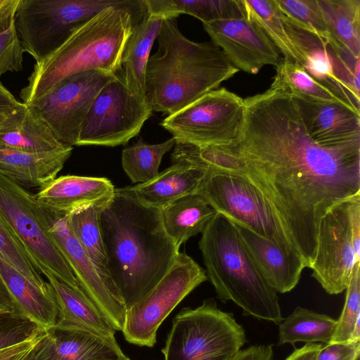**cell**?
<instances>
[{
	"mask_svg": "<svg viewBox=\"0 0 360 360\" xmlns=\"http://www.w3.org/2000/svg\"><path fill=\"white\" fill-rule=\"evenodd\" d=\"M238 138L221 146L234 155L310 268L320 219L335 204L360 195V146L323 147L308 134L299 105L269 88L244 99Z\"/></svg>",
	"mask_w": 360,
	"mask_h": 360,
	"instance_id": "6da1fadb",
	"label": "cell"
},
{
	"mask_svg": "<svg viewBox=\"0 0 360 360\" xmlns=\"http://www.w3.org/2000/svg\"><path fill=\"white\" fill-rule=\"evenodd\" d=\"M107 272L126 309L146 297L179 251L166 233L161 209L147 207L115 188L100 215Z\"/></svg>",
	"mask_w": 360,
	"mask_h": 360,
	"instance_id": "7a4b0ae2",
	"label": "cell"
},
{
	"mask_svg": "<svg viewBox=\"0 0 360 360\" xmlns=\"http://www.w3.org/2000/svg\"><path fill=\"white\" fill-rule=\"evenodd\" d=\"M157 39L158 49L149 56L145 80L153 111L172 115L239 71L213 42L186 38L176 19L162 20Z\"/></svg>",
	"mask_w": 360,
	"mask_h": 360,
	"instance_id": "3957f363",
	"label": "cell"
},
{
	"mask_svg": "<svg viewBox=\"0 0 360 360\" xmlns=\"http://www.w3.org/2000/svg\"><path fill=\"white\" fill-rule=\"evenodd\" d=\"M146 13V7L110 6L83 22L53 54L35 64L20 94L22 103H33L76 73L103 70L117 75L133 27Z\"/></svg>",
	"mask_w": 360,
	"mask_h": 360,
	"instance_id": "277c9868",
	"label": "cell"
},
{
	"mask_svg": "<svg viewBox=\"0 0 360 360\" xmlns=\"http://www.w3.org/2000/svg\"><path fill=\"white\" fill-rule=\"evenodd\" d=\"M199 248L207 279L222 302L232 301L244 314L281 323L277 292L252 262L231 220L217 213L202 232Z\"/></svg>",
	"mask_w": 360,
	"mask_h": 360,
	"instance_id": "5b68a950",
	"label": "cell"
},
{
	"mask_svg": "<svg viewBox=\"0 0 360 360\" xmlns=\"http://www.w3.org/2000/svg\"><path fill=\"white\" fill-rule=\"evenodd\" d=\"M110 6L145 8L143 0H19L15 21L25 52L39 63L83 22Z\"/></svg>",
	"mask_w": 360,
	"mask_h": 360,
	"instance_id": "8992f818",
	"label": "cell"
},
{
	"mask_svg": "<svg viewBox=\"0 0 360 360\" xmlns=\"http://www.w3.org/2000/svg\"><path fill=\"white\" fill-rule=\"evenodd\" d=\"M246 342L243 327L212 299L184 308L173 319L164 360H229Z\"/></svg>",
	"mask_w": 360,
	"mask_h": 360,
	"instance_id": "52a82bcc",
	"label": "cell"
},
{
	"mask_svg": "<svg viewBox=\"0 0 360 360\" xmlns=\"http://www.w3.org/2000/svg\"><path fill=\"white\" fill-rule=\"evenodd\" d=\"M311 276L330 295L346 290L360 264V195L338 202L319 221Z\"/></svg>",
	"mask_w": 360,
	"mask_h": 360,
	"instance_id": "ba28073f",
	"label": "cell"
},
{
	"mask_svg": "<svg viewBox=\"0 0 360 360\" xmlns=\"http://www.w3.org/2000/svg\"><path fill=\"white\" fill-rule=\"evenodd\" d=\"M0 214L22 243L37 270L75 288L73 272L49 233L50 212L25 188L0 172Z\"/></svg>",
	"mask_w": 360,
	"mask_h": 360,
	"instance_id": "9c48e42d",
	"label": "cell"
},
{
	"mask_svg": "<svg viewBox=\"0 0 360 360\" xmlns=\"http://www.w3.org/2000/svg\"><path fill=\"white\" fill-rule=\"evenodd\" d=\"M198 193L217 213L271 241L286 254L299 257L271 206L248 179L207 171Z\"/></svg>",
	"mask_w": 360,
	"mask_h": 360,
	"instance_id": "30bf717a",
	"label": "cell"
},
{
	"mask_svg": "<svg viewBox=\"0 0 360 360\" xmlns=\"http://www.w3.org/2000/svg\"><path fill=\"white\" fill-rule=\"evenodd\" d=\"M244 115V99L222 87L167 116L160 124L176 143L221 146L238 138Z\"/></svg>",
	"mask_w": 360,
	"mask_h": 360,
	"instance_id": "8fae6325",
	"label": "cell"
},
{
	"mask_svg": "<svg viewBox=\"0 0 360 360\" xmlns=\"http://www.w3.org/2000/svg\"><path fill=\"white\" fill-rule=\"evenodd\" d=\"M153 112L146 96L131 94L117 75L94 100L76 146L124 145L140 132Z\"/></svg>",
	"mask_w": 360,
	"mask_h": 360,
	"instance_id": "7c38bea8",
	"label": "cell"
},
{
	"mask_svg": "<svg viewBox=\"0 0 360 360\" xmlns=\"http://www.w3.org/2000/svg\"><path fill=\"white\" fill-rule=\"evenodd\" d=\"M207 279L205 270L185 252L143 299L126 311L122 330L125 340L138 346L153 347L157 330L170 312Z\"/></svg>",
	"mask_w": 360,
	"mask_h": 360,
	"instance_id": "4fadbf2b",
	"label": "cell"
},
{
	"mask_svg": "<svg viewBox=\"0 0 360 360\" xmlns=\"http://www.w3.org/2000/svg\"><path fill=\"white\" fill-rule=\"evenodd\" d=\"M117 75L92 70L72 75L32 105L63 144L76 146L88 111L101 89Z\"/></svg>",
	"mask_w": 360,
	"mask_h": 360,
	"instance_id": "5bb4252c",
	"label": "cell"
},
{
	"mask_svg": "<svg viewBox=\"0 0 360 360\" xmlns=\"http://www.w3.org/2000/svg\"><path fill=\"white\" fill-rule=\"evenodd\" d=\"M284 18L300 64L314 79L359 109L360 58H354Z\"/></svg>",
	"mask_w": 360,
	"mask_h": 360,
	"instance_id": "9a60e30c",
	"label": "cell"
},
{
	"mask_svg": "<svg viewBox=\"0 0 360 360\" xmlns=\"http://www.w3.org/2000/svg\"><path fill=\"white\" fill-rule=\"evenodd\" d=\"M202 24L211 41L238 70L255 75L265 65L276 68L281 59L263 30L246 15Z\"/></svg>",
	"mask_w": 360,
	"mask_h": 360,
	"instance_id": "2e32d148",
	"label": "cell"
},
{
	"mask_svg": "<svg viewBox=\"0 0 360 360\" xmlns=\"http://www.w3.org/2000/svg\"><path fill=\"white\" fill-rule=\"evenodd\" d=\"M49 233L69 265L79 287L102 311L115 330L123 328L127 309L108 290L82 245L72 233L67 214L51 212Z\"/></svg>",
	"mask_w": 360,
	"mask_h": 360,
	"instance_id": "e0dca14e",
	"label": "cell"
},
{
	"mask_svg": "<svg viewBox=\"0 0 360 360\" xmlns=\"http://www.w3.org/2000/svg\"><path fill=\"white\" fill-rule=\"evenodd\" d=\"M115 188L105 177L65 175L40 188L35 198L47 211L69 214L95 205L108 203Z\"/></svg>",
	"mask_w": 360,
	"mask_h": 360,
	"instance_id": "ac0fdd59",
	"label": "cell"
},
{
	"mask_svg": "<svg viewBox=\"0 0 360 360\" xmlns=\"http://www.w3.org/2000/svg\"><path fill=\"white\" fill-rule=\"evenodd\" d=\"M295 99L307 131L316 143L330 148L360 146V114L337 104Z\"/></svg>",
	"mask_w": 360,
	"mask_h": 360,
	"instance_id": "d6986e66",
	"label": "cell"
},
{
	"mask_svg": "<svg viewBox=\"0 0 360 360\" xmlns=\"http://www.w3.org/2000/svg\"><path fill=\"white\" fill-rule=\"evenodd\" d=\"M236 226L249 256L266 282L276 292L291 291L305 268L302 259L286 254L276 244L250 229Z\"/></svg>",
	"mask_w": 360,
	"mask_h": 360,
	"instance_id": "ffe728a7",
	"label": "cell"
},
{
	"mask_svg": "<svg viewBox=\"0 0 360 360\" xmlns=\"http://www.w3.org/2000/svg\"><path fill=\"white\" fill-rule=\"evenodd\" d=\"M0 275L17 311L36 327L45 331L53 330L58 320V309L49 282L46 287L35 284L1 255Z\"/></svg>",
	"mask_w": 360,
	"mask_h": 360,
	"instance_id": "44dd1931",
	"label": "cell"
},
{
	"mask_svg": "<svg viewBox=\"0 0 360 360\" xmlns=\"http://www.w3.org/2000/svg\"><path fill=\"white\" fill-rule=\"evenodd\" d=\"M124 355L115 338L80 329H53L41 342L32 360H94Z\"/></svg>",
	"mask_w": 360,
	"mask_h": 360,
	"instance_id": "7402d4cb",
	"label": "cell"
},
{
	"mask_svg": "<svg viewBox=\"0 0 360 360\" xmlns=\"http://www.w3.org/2000/svg\"><path fill=\"white\" fill-rule=\"evenodd\" d=\"M44 276L52 288L58 309V320L53 329L86 330L115 338V329L80 287H72L51 273Z\"/></svg>",
	"mask_w": 360,
	"mask_h": 360,
	"instance_id": "603a6c76",
	"label": "cell"
},
{
	"mask_svg": "<svg viewBox=\"0 0 360 360\" xmlns=\"http://www.w3.org/2000/svg\"><path fill=\"white\" fill-rule=\"evenodd\" d=\"M206 174V170L176 163L148 182L122 188L141 204L162 209L182 197L198 193Z\"/></svg>",
	"mask_w": 360,
	"mask_h": 360,
	"instance_id": "cb8c5ba5",
	"label": "cell"
},
{
	"mask_svg": "<svg viewBox=\"0 0 360 360\" xmlns=\"http://www.w3.org/2000/svg\"><path fill=\"white\" fill-rule=\"evenodd\" d=\"M72 146L32 153L0 145V172L24 188H41L54 179L70 157Z\"/></svg>",
	"mask_w": 360,
	"mask_h": 360,
	"instance_id": "d4e9b609",
	"label": "cell"
},
{
	"mask_svg": "<svg viewBox=\"0 0 360 360\" xmlns=\"http://www.w3.org/2000/svg\"><path fill=\"white\" fill-rule=\"evenodd\" d=\"M162 21L160 17L147 13L134 24L124 46L117 75L133 94L146 96V65Z\"/></svg>",
	"mask_w": 360,
	"mask_h": 360,
	"instance_id": "484cf974",
	"label": "cell"
},
{
	"mask_svg": "<svg viewBox=\"0 0 360 360\" xmlns=\"http://www.w3.org/2000/svg\"><path fill=\"white\" fill-rule=\"evenodd\" d=\"M0 145L32 153L71 146L60 142L36 109L25 103L14 112L8 124L0 129Z\"/></svg>",
	"mask_w": 360,
	"mask_h": 360,
	"instance_id": "4316f807",
	"label": "cell"
},
{
	"mask_svg": "<svg viewBox=\"0 0 360 360\" xmlns=\"http://www.w3.org/2000/svg\"><path fill=\"white\" fill-rule=\"evenodd\" d=\"M217 213L198 193L182 197L161 209L165 231L178 248L202 233Z\"/></svg>",
	"mask_w": 360,
	"mask_h": 360,
	"instance_id": "83f0119b",
	"label": "cell"
},
{
	"mask_svg": "<svg viewBox=\"0 0 360 360\" xmlns=\"http://www.w3.org/2000/svg\"><path fill=\"white\" fill-rule=\"evenodd\" d=\"M270 86L287 91L297 99L308 102L337 104L360 114V110L311 76L297 62L282 58L276 68Z\"/></svg>",
	"mask_w": 360,
	"mask_h": 360,
	"instance_id": "f1b7e54d",
	"label": "cell"
},
{
	"mask_svg": "<svg viewBox=\"0 0 360 360\" xmlns=\"http://www.w3.org/2000/svg\"><path fill=\"white\" fill-rule=\"evenodd\" d=\"M149 14L164 19L191 15L206 23L245 15L240 0H143Z\"/></svg>",
	"mask_w": 360,
	"mask_h": 360,
	"instance_id": "f546056e",
	"label": "cell"
},
{
	"mask_svg": "<svg viewBox=\"0 0 360 360\" xmlns=\"http://www.w3.org/2000/svg\"><path fill=\"white\" fill-rule=\"evenodd\" d=\"M107 204L91 205L67 214L68 223L108 290L122 301L110 280L106 269L107 257L101 234L100 215Z\"/></svg>",
	"mask_w": 360,
	"mask_h": 360,
	"instance_id": "4dcf8cb0",
	"label": "cell"
},
{
	"mask_svg": "<svg viewBox=\"0 0 360 360\" xmlns=\"http://www.w3.org/2000/svg\"><path fill=\"white\" fill-rule=\"evenodd\" d=\"M319 1L333 39L331 44L360 58V0Z\"/></svg>",
	"mask_w": 360,
	"mask_h": 360,
	"instance_id": "1f68e13d",
	"label": "cell"
},
{
	"mask_svg": "<svg viewBox=\"0 0 360 360\" xmlns=\"http://www.w3.org/2000/svg\"><path fill=\"white\" fill-rule=\"evenodd\" d=\"M337 320L307 308L297 307L279 323L278 345L297 342L328 344L334 335Z\"/></svg>",
	"mask_w": 360,
	"mask_h": 360,
	"instance_id": "d6a6232c",
	"label": "cell"
},
{
	"mask_svg": "<svg viewBox=\"0 0 360 360\" xmlns=\"http://www.w3.org/2000/svg\"><path fill=\"white\" fill-rule=\"evenodd\" d=\"M244 14L266 34L283 58L300 63L299 56L287 32L285 18L275 0H240Z\"/></svg>",
	"mask_w": 360,
	"mask_h": 360,
	"instance_id": "836d02e7",
	"label": "cell"
},
{
	"mask_svg": "<svg viewBox=\"0 0 360 360\" xmlns=\"http://www.w3.org/2000/svg\"><path fill=\"white\" fill-rule=\"evenodd\" d=\"M176 142L172 137L158 144H148L139 139L122 153V166L134 184L148 182L158 176L162 157Z\"/></svg>",
	"mask_w": 360,
	"mask_h": 360,
	"instance_id": "e575fe53",
	"label": "cell"
},
{
	"mask_svg": "<svg viewBox=\"0 0 360 360\" xmlns=\"http://www.w3.org/2000/svg\"><path fill=\"white\" fill-rule=\"evenodd\" d=\"M19 0H8L0 9V78L8 72H19L23 67L24 49L15 26Z\"/></svg>",
	"mask_w": 360,
	"mask_h": 360,
	"instance_id": "d590c367",
	"label": "cell"
},
{
	"mask_svg": "<svg viewBox=\"0 0 360 360\" xmlns=\"http://www.w3.org/2000/svg\"><path fill=\"white\" fill-rule=\"evenodd\" d=\"M293 25L332 44L333 39L319 0H275Z\"/></svg>",
	"mask_w": 360,
	"mask_h": 360,
	"instance_id": "8d00e7d4",
	"label": "cell"
},
{
	"mask_svg": "<svg viewBox=\"0 0 360 360\" xmlns=\"http://www.w3.org/2000/svg\"><path fill=\"white\" fill-rule=\"evenodd\" d=\"M360 341V264L346 288L345 302L331 342Z\"/></svg>",
	"mask_w": 360,
	"mask_h": 360,
	"instance_id": "74e56055",
	"label": "cell"
},
{
	"mask_svg": "<svg viewBox=\"0 0 360 360\" xmlns=\"http://www.w3.org/2000/svg\"><path fill=\"white\" fill-rule=\"evenodd\" d=\"M0 255L27 278L35 284L48 285L29 259L24 247L0 214Z\"/></svg>",
	"mask_w": 360,
	"mask_h": 360,
	"instance_id": "f35d334b",
	"label": "cell"
},
{
	"mask_svg": "<svg viewBox=\"0 0 360 360\" xmlns=\"http://www.w3.org/2000/svg\"><path fill=\"white\" fill-rule=\"evenodd\" d=\"M36 328L19 313L0 316V349L25 340Z\"/></svg>",
	"mask_w": 360,
	"mask_h": 360,
	"instance_id": "ab89813d",
	"label": "cell"
},
{
	"mask_svg": "<svg viewBox=\"0 0 360 360\" xmlns=\"http://www.w3.org/2000/svg\"><path fill=\"white\" fill-rule=\"evenodd\" d=\"M49 331L36 328L25 340L0 349V360H32Z\"/></svg>",
	"mask_w": 360,
	"mask_h": 360,
	"instance_id": "60d3db41",
	"label": "cell"
},
{
	"mask_svg": "<svg viewBox=\"0 0 360 360\" xmlns=\"http://www.w3.org/2000/svg\"><path fill=\"white\" fill-rule=\"evenodd\" d=\"M360 356V341L330 342L322 346L316 360H356Z\"/></svg>",
	"mask_w": 360,
	"mask_h": 360,
	"instance_id": "b9f144b4",
	"label": "cell"
},
{
	"mask_svg": "<svg viewBox=\"0 0 360 360\" xmlns=\"http://www.w3.org/2000/svg\"><path fill=\"white\" fill-rule=\"evenodd\" d=\"M229 360H274L272 345H257L240 349Z\"/></svg>",
	"mask_w": 360,
	"mask_h": 360,
	"instance_id": "7bdbcfd3",
	"label": "cell"
},
{
	"mask_svg": "<svg viewBox=\"0 0 360 360\" xmlns=\"http://www.w3.org/2000/svg\"><path fill=\"white\" fill-rule=\"evenodd\" d=\"M23 103L18 101L0 81V114H9L21 108Z\"/></svg>",
	"mask_w": 360,
	"mask_h": 360,
	"instance_id": "ee69618b",
	"label": "cell"
},
{
	"mask_svg": "<svg viewBox=\"0 0 360 360\" xmlns=\"http://www.w3.org/2000/svg\"><path fill=\"white\" fill-rule=\"evenodd\" d=\"M322 346L318 343H306L302 347L295 349L285 360H316Z\"/></svg>",
	"mask_w": 360,
	"mask_h": 360,
	"instance_id": "f6af8a7d",
	"label": "cell"
},
{
	"mask_svg": "<svg viewBox=\"0 0 360 360\" xmlns=\"http://www.w3.org/2000/svg\"><path fill=\"white\" fill-rule=\"evenodd\" d=\"M0 304L4 305L9 309L17 311L13 299L6 288L2 278L0 275Z\"/></svg>",
	"mask_w": 360,
	"mask_h": 360,
	"instance_id": "bcb514c9",
	"label": "cell"
},
{
	"mask_svg": "<svg viewBox=\"0 0 360 360\" xmlns=\"http://www.w3.org/2000/svg\"><path fill=\"white\" fill-rule=\"evenodd\" d=\"M14 112L9 114H0V129L8 124Z\"/></svg>",
	"mask_w": 360,
	"mask_h": 360,
	"instance_id": "7dc6e473",
	"label": "cell"
},
{
	"mask_svg": "<svg viewBox=\"0 0 360 360\" xmlns=\"http://www.w3.org/2000/svg\"><path fill=\"white\" fill-rule=\"evenodd\" d=\"M18 313L16 311H12L7 308L6 307L0 304V316L10 314H15Z\"/></svg>",
	"mask_w": 360,
	"mask_h": 360,
	"instance_id": "c3c4849f",
	"label": "cell"
},
{
	"mask_svg": "<svg viewBox=\"0 0 360 360\" xmlns=\"http://www.w3.org/2000/svg\"><path fill=\"white\" fill-rule=\"evenodd\" d=\"M94 360H130L125 354L122 356H119L116 357H110V358H100L96 359Z\"/></svg>",
	"mask_w": 360,
	"mask_h": 360,
	"instance_id": "681fc988",
	"label": "cell"
},
{
	"mask_svg": "<svg viewBox=\"0 0 360 360\" xmlns=\"http://www.w3.org/2000/svg\"><path fill=\"white\" fill-rule=\"evenodd\" d=\"M8 0H0V9L7 3Z\"/></svg>",
	"mask_w": 360,
	"mask_h": 360,
	"instance_id": "f907efd6",
	"label": "cell"
},
{
	"mask_svg": "<svg viewBox=\"0 0 360 360\" xmlns=\"http://www.w3.org/2000/svg\"><path fill=\"white\" fill-rule=\"evenodd\" d=\"M356 360H360L359 358H358Z\"/></svg>",
	"mask_w": 360,
	"mask_h": 360,
	"instance_id": "816d5d0a",
	"label": "cell"
}]
</instances>
